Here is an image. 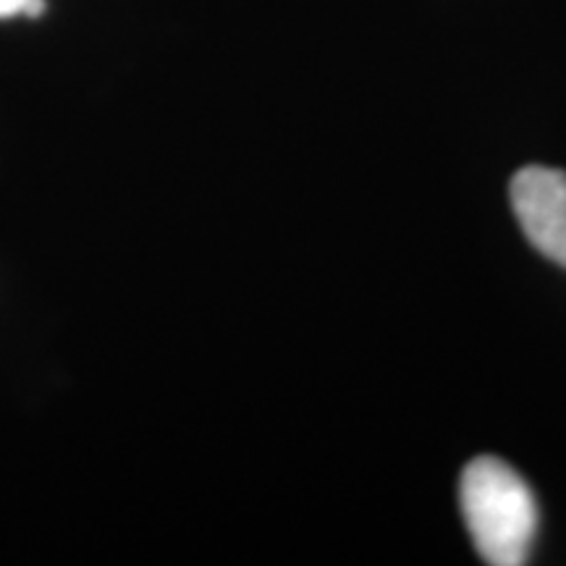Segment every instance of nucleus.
Listing matches in <instances>:
<instances>
[{"mask_svg": "<svg viewBox=\"0 0 566 566\" xmlns=\"http://www.w3.org/2000/svg\"><path fill=\"white\" fill-rule=\"evenodd\" d=\"M459 504L485 564H527L537 533V504L514 467L495 457L472 459L459 483Z\"/></svg>", "mask_w": 566, "mask_h": 566, "instance_id": "1", "label": "nucleus"}, {"mask_svg": "<svg viewBox=\"0 0 566 566\" xmlns=\"http://www.w3.org/2000/svg\"><path fill=\"white\" fill-rule=\"evenodd\" d=\"M509 197L530 244L566 268V174L546 166L522 168L514 174Z\"/></svg>", "mask_w": 566, "mask_h": 566, "instance_id": "2", "label": "nucleus"}, {"mask_svg": "<svg viewBox=\"0 0 566 566\" xmlns=\"http://www.w3.org/2000/svg\"><path fill=\"white\" fill-rule=\"evenodd\" d=\"M27 6H30V0H0V19L21 17Z\"/></svg>", "mask_w": 566, "mask_h": 566, "instance_id": "3", "label": "nucleus"}]
</instances>
